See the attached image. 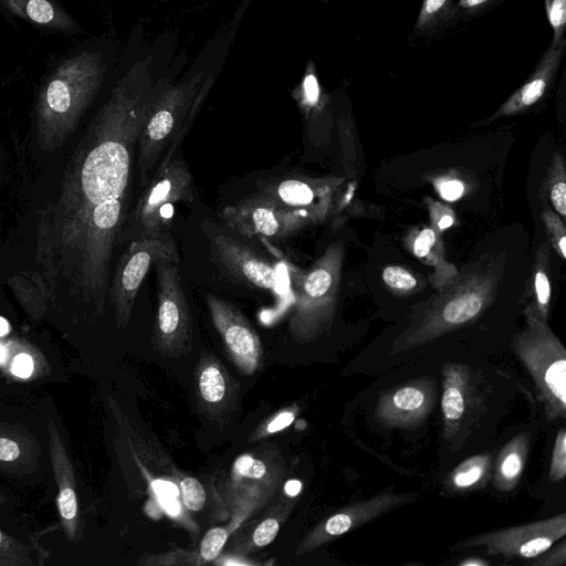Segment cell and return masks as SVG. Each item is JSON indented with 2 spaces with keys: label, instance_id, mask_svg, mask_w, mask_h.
Wrapping results in <instances>:
<instances>
[{
  "label": "cell",
  "instance_id": "obj_18",
  "mask_svg": "<svg viewBox=\"0 0 566 566\" xmlns=\"http://www.w3.org/2000/svg\"><path fill=\"white\" fill-rule=\"evenodd\" d=\"M491 465L489 454H476L460 463L448 478V485L454 491L478 486L486 476Z\"/></svg>",
  "mask_w": 566,
  "mask_h": 566
},
{
  "label": "cell",
  "instance_id": "obj_29",
  "mask_svg": "<svg viewBox=\"0 0 566 566\" xmlns=\"http://www.w3.org/2000/svg\"><path fill=\"white\" fill-rule=\"evenodd\" d=\"M57 504L60 513L64 518L71 520L75 516L77 504L75 493L72 489L67 488L61 491Z\"/></svg>",
  "mask_w": 566,
  "mask_h": 566
},
{
  "label": "cell",
  "instance_id": "obj_39",
  "mask_svg": "<svg viewBox=\"0 0 566 566\" xmlns=\"http://www.w3.org/2000/svg\"><path fill=\"white\" fill-rule=\"evenodd\" d=\"M301 488H302V484L298 480H290L285 484V492L289 495L294 496V495L298 494V492L301 491Z\"/></svg>",
  "mask_w": 566,
  "mask_h": 566
},
{
  "label": "cell",
  "instance_id": "obj_8",
  "mask_svg": "<svg viewBox=\"0 0 566 566\" xmlns=\"http://www.w3.org/2000/svg\"><path fill=\"white\" fill-rule=\"evenodd\" d=\"M336 255L327 253L308 270L298 284L290 328L295 338L314 336L328 316L334 287Z\"/></svg>",
  "mask_w": 566,
  "mask_h": 566
},
{
  "label": "cell",
  "instance_id": "obj_38",
  "mask_svg": "<svg viewBox=\"0 0 566 566\" xmlns=\"http://www.w3.org/2000/svg\"><path fill=\"white\" fill-rule=\"evenodd\" d=\"M294 420V415L292 412H282L272 422H270L268 430L270 432H275L289 427Z\"/></svg>",
  "mask_w": 566,
  "mask_h": 566
},
{
  "label": "cell",
  "instance_id": "obj_28",
  "mask_svg": "<svg viewBox=\"0 0 566 566\" xmlns=\"http://www.w3.org/2000/svg\"><path fill=\"white\" fill-rule=\"evenodd\" d=\"M280 524L276 518H266L253 532L252 539L256 546L269 545L277 535Z\"/></svg>",
  "mask_w": 566,
  "mask_h": 566
},
{
  "label": "cell",
  "instance_id": "obj_4",
  "mask_svg": "<svg viewBox=\"0 0 566 566\" xmlns=\"http://www.w3.org/2000/svg\"><path fill=\"white\" fill-rule=\"evenodd\" d=\"M195 197V180L187 163L174 157L155 170L132 214L136 239L170 237L175 207Z\"/></svg>",
  "mask_w": 566,
  "mask_h": 566
},
{
  "label": "cell",
  "instance_id": "obj_15",
  "mask_svg": "<svg viewBox=\"0 0 566 566\" xmlns=\"http://www.w3.org/2000/svg\"><path fill=\"white\" fill-rule=\"evenodd\" d=\"M566 41L551 45L539 60L528 81L503 105L500 114H511L534 105L539 101L558 72Z\"/></svg>",
  "mask_w": 566,
  "mask_h": 566
},
{
  "label": "cell",
  "instance_id": "obj_30",
  "mask_svg": "<svg viewBox=\"0 0 566 566\" xmlns=\"http://www.w3.org/2000/svg\"><path fill=\"white\" fill-rule=\"evenodd\" d=\"M436 234L431 229H424L420 232L413 243V252L418 258L426 256L434 244Z\"/></svg>",
  "mask_w": 566,
  "mask_h": 566
},
{
  "label": "cell",
  "instance_id": "obj_14",
  "mask_svg": "<svg viewBox=\"0 0 566 566\" xmlns=\"http://www.w3.org/2000/svg\"><path fill=\"white\" fill-rule=\"evenodd\" d=\"M415 499L413 493H394L392 489L352 504L329 516L310 536L307 547L314 548L367 524Z\"/></svg>",
  "mask_w": 566,
  "mask_h": 566
},
{
  "label": "cell",
  "instance_id": "obj_40",
  "mask_svg": "<svg viewBox=\"0 0 566 566\" xmlns=\"http://www.w3.org/2000/svg\"><path fill=\"white\" fill-rule=\"evenodd\" d=\"M164 503H165V507L166 510L170 513V514H177L178 511H179V505L176 501V497L175 499H167V500H164Z\"/></svg>",
  "mask_w": 566,
  "mask_h": 566
},
{
  "label": "cell",
  "instance_id": "obj_26",
  "mask_svg": "<svg viewBox=\"0 0 566 566\" xmlns=\"http://www.w3.org/2000/svg\"><path fill=\"white\" fill-rule=\"evenodd\" d=\"M531 562L533 565L539 566H565L566 564V543L562 538L559 544L552 545L549 548L537 555Z\"/></svg>",
  "mask_w": 566,
  "mask_h": 566
},
{
  "label": "cell",
  "instance_id": "obj_24",
  "mask_svg": "<svg viewBox=\"0 0 566 566\" xmlns=\"http://www.w3.org/2000/svg\"><path fill=\"white\" fill-rule=\"evenodd\" d=\"M228 539V532L223 527L209 530L200 543V556L205 560L217 558Z\"/></svg>",
  "mask_w": 566,
  "mask_h": 566
},
{
  "label": "cell",
  "instance_id": "obj_36",
  "mask_svg": "<svg viewBox=\"0 0 566 566\" xmlns=\"http://www.w3.org/2000/svg\"><path fill=\"white\" fill-rule=\"evenodd\" d=\"M495 0H459L458 9L465 12L478 13L494 3Z\"/></svg>",
  "mask_w": 566,
  "mask_h": 566
},
{
  "label": "cell",
  "instance_id": "obj_12",
  "mask_svg": "<svg viewBox=\"0 0 566 566\" xmlns=\"http://www.w3.org/2000/svg\"><path fill=\"white\" fill-rule=\"evenodd\" d=\"M442 375L443 436L451 441L474 419L481 403V395L474 374L467 365L447 364Z\"/></svg>",
  "mask_w": 566,
  "mask_h": 566
},
{
  "label": "cell",
  "instance_id": "obj_7",
  "mask_svg": "<svg viewBox=\"0 0 566 566\" xmlns=\"http://www.w3.org/2000/svg\"><path fill=\"white\" fill-rule=\"evenodd\" d=\"M221 216L241 235L271 240L287 238L306 222L264 193L226 207Z\"/></svg>",
  "mask_w": 566,
  "mask_h": 566
},
{
  "label": "cell",
  "instance_id": "obj_16",
  "mask_svg": "<svg viewBox=\"0 0 566 566\" xmlns=\"http://www.w3.org/2000/svg\"><path fill=\"white\" fill-rule=\"evenodd\" d=\"M12 13L30 23L61 33L78 30L73 18L55 0H0Z\"/></svg>",
  "mask_w": 566,
  "mask_h": 566
},
{
  "label": "cell",
  "instance_id": "obj_42",
  "mask_svg": "<svg viewBox=\"0 0 566 566\" xmlns=\"http://www.w3.org/2000/svg\"><path fill=\"white\" fill-rule=\"evenodd\" d=\"M9 324L6 318L0 317V336H4L9 332Z\"/></svg>",
  "mask_w": 566,
  "mask_h": 566
},
{
  "label": "cell",
  "instance_id": "obj_20",
  "mask_svg": "<svg viewBox=\"0 0 566 566\" xmlns=\"http://www.w3.org/2000/svg\"><path fill=\"white\" fill-rule=\"evenodd\" d=\"M226 379L221 369L210 364L203 367L199 375V390L205 401L216 403L226 395Z\"/></svg>",
  "mask_w": 566,
  "mask_h": 566
},
{
  "label": "cell",
  "instance_id": "obj_44",
  "mask_svg": "<svg viewBox=\"0 0 566 566\" xmlns=\"http://www.w3.org/2000/svg\"><path fill=\"white\" fill-rule=\"evenodd\" d=\"M7 358V348L0 344V364L4 363Z\"/></svg>",
  "mask_w": 566,
  "mask_h": 566
},
{
  "label": "cell",
  "instance_id": "obj_13",
  "mask_svg": "<svg viewBox=\"0 0 566 566\" xmlns=\"http://www.w3.org/2000/svg\"><path fill=\"white\" fill-rule=\"evenodd\" d=\"M434 401V381L428 377L412 379L385 391L377 401L375 416L387 427H413L426 420Z\"/></svg>",
  "mask_w": 566,
  "mask_h": 566
},
{
  "label": "cell",
  "instance_id": "obj_11",
  "mask_svg": "<svg viewBox=\"0 0 566 566\" xmlns=\"http://www.w3.org/2000/svg\"><path fill=\"white\" fill-rule=\"evenodd\" d=\"M206 303L212 323L237 366L247 375L253 374L262 357V345L255 329L230 302L207 294Z\"/></svg>",
  "mask_w": 566,
  "mask_h": 566
},
{
  "label": "cell",
  "instance_id": "obj_34",
  "mask_svg": "<svg viewBox=\"0 0 566 566\" xmlns=\"http://www.w3.org/2000/svg\"><path fill=\"white\" fill-rule=\"evenodd\" d=\"M463 190V185L458 180H448L440 186V195L448 201H454L460 198Z\"/></svg>",
  "mask_w": 566,
  "mask_h": 566
},
{
  "label": "cell",
  "instance_id": "obj_9",
  "mask_svg": "<svg viewBox=\"0 0 566 566\" xmlns=\"http://www.w3.org/2000/svg\"><path fill=\"white\" fill-rule=\"evenodd\" d=\"M157 273L155 336L167 348L181 345L190 335L189 308L177 262H161Z\"/></svg>",
  "mask_w": 566,
  "mask_h": 566
},
{
  "label": "cell",
  "instance_id": "obj_2",
  "mask_svg": "<svg viewBox=\"0 0 566 566\" xmlns=\"http://www.w3.org/2000/svg\"><path fill=\"white\" fill-rule=\"evenodd\" d=\"M107 72L104 54L85 46L67 54L48 74L42 87L40 108L48 120L71 119L99 90Z\"/></svg>",
  "mask_w": 566,
  "mask_h": 566
},
{
  "label": "cell",
  "instance_id": "obj_32",
  "mask_svg": "<svg viewBox=\"0 0 566 566\" xmlns=\"http://www.w3.org/2000/svg\"><path fill=\"white\" fill-rule=\"evenodd\" d=\"M551 199L556 211L562 216H566V185L565 181L556 182L551 192Z\"/></svg>",
  "mask_w": 566,
  "mask_h": 566
},
{
  "label": "cell",
  "instance_id": "obj_41",
  "mask_svg": "<svg viewBox=\"0 0 566 566\" xmlns=\"http://www.w3.org/2000/svg\"><path fill=\"white\" fill-rule=\"evenodd\" d=\"M453 223V218L451 216H443L439 222H438V227L439 229L443 230V229H447L449 227H451Z\"/></svg>",
  "mask_w": 566,
  "mask_h": 566
},
{
  "label": "cell",
  "instance_id": "obj_31",
  "mask_svg": "<svg viewBox=\"0 0 566 566\" xmlns=\"http://www.w3.org/2000/svg\"><path fill=\"white\" fill-rule=\"evenodd\" d=\"M535 291L538 303L546 306L549 302L551 285L547 276L542 271H538L535 275Z\"/></svg>",
  "mask_w": 566,
  "mask_h": 566
},
{
  "label": "cell",
  "instance_id": "obj_25",
  "mask_svg": "<svg viewBox=\"0 0 566 566\" xmlns=\"http://www.w3.org/2000/svg\"><path fill=\"white\" fill-rule=\"evenodd\" d=\"M382 280L397 290H411L417 285L416 277L400 266H387L382 272Z\"/></svg>",
  "mask_w": 566,
  "mask_h": 566
},
{
  "label": "cell",
  "instance_id": "obj_21",
  "mask_svg": "<svg viewBox=\"0 0 566 566\" xmlns=\"http://www.w3.org/2000/svg\"><path fill=\"white\" fill-rule=\"evenodd\" d=\"M566 475V429L560 428L556 434L549 464V480L559 482Z\"/></svg>",
  "mask_w": 566,
  "mask_h": 566
},
{
  "label": "cell",
  "instance_id": "obj_5",
  "mask_svg": "<svg viewBox=\"0 0 566 566\" xmlns=\"http://www.w3.org/2000/svg\"><path fill=\"white\" fill-rule=\"evenodd\" d=\"M566 535V513L549 518L483 533L459 543L455 549L480 548L489 555L532 559Z\"/></svg>",
  "mask_w": 566,
  "mask_h": 566
},
{
  "label": "cell",
  "instance_id": "obj_22",
  "mask_svg": "<svg viewBox=\"0 0 566 566\" xmlns=\"http://www.w3.org/2000/svg\"><path fill=\"white\" fill-rule=\"evenodd\" d=\"M545 9L548 22L553 29V46L564 41L563 35L566 24V0H545Z\"/></svg>",
  "mask_w": 566,
  "mask_h": 566
},
{
  "label": "cell",
  "instance_id": "obj_33",
  "mask_svg": "<svg viewBox=\"0 0 566 566\" xmlns=\"http://www.w3.org/2000/svg\"><path fill=\"white\" fill-rule=\"evenodd\" d=\"M11 370L18 377H29L33 370L32 358L27 354H19L12 363Z\"/></svg>",
  "mask_w": 566,
  "mask_h": 566
},
{
  "label": "cell",
  "instance_id": "obj_43",
  "mask_svg": "<svg viewBox=\"0 0 566 566\" xmlns=\"http://www.w3.org/2000/svg\"><path fill=\"white\" fill-rule=\"evenodd\" d=\"M485 564H488V563L484 562V560H480V559H473V560L467 559V560H463V562L460 563V565H463V566H467V565L468 566H470V565H485Z\"/></svg>",
  "mask_w": 566,
  "mask_h": 566
},
{
  "label": "cell",
  "instance_id": "obj_6",
  "mask_svg": "<svg viewBox=\"0 0 566 566\" xmlns=\"http://www.w3.org/2000/svg\"><path fill=\"white\" fill-rule=\"evenodd\" d=\"M178 261V249L171 237L132 241L118 264L113 286V297L120 322L128 319L148 272L158 263Z\"/></svg>",
  "mask_w": 566,
  "mask_h": 566
},
{
  "label": "cell",
  "instance_id": "obj_27",
  "mask_svg": "<svg viewBox=\"0 0 566 566\" xmlns=\"http://www.w3.org/2000/svg\"><path fill=\"white\" fill-rule=\"evenodd\" d=\"M234 471L244 478L261 479L266 473V467L261 460L244 454L237 459Z\"/></svg>",
  "mask_w": 566,
  "mask_h": 566
},
{
  "label": "cell",
  "instance_id": "obj_1",
  "mask_svg": "<svg viewBox=\"0 0 566 566\" xmlns=\"http://www.w3.org/2000/svg\"><path fill=\"white\" fill-rule=\"evenodd\" d=\"M210 81L191 75L178 84H166L157 97L137 144L138 181L144 187L155 170L175 156L209 91Z\"/></svg>",
  "mask_w": 566,
  "mask_h": 566
},
{
  "label": "cell",
  "instance_id": "obj_17",
  "mask_svg": "<svg viewBox=\"0 0 566 566\" xmlns=\"http://www.w3.org/2000/svg\"><path fill=\"white\" fill-rule=\"evenodd\" d=\"M528 437L520 433L500 451L494 470V485L503 492L512 491L518 483L528 453Z\"/></svg>",
  "mask_w": 566,
  "mask_h": 566
},
{
  "label": "cell",
  "instance_id": "obj_19",
  "mask_svg": "<svg viewBox=\"0 0 566 566\" xmlns=\"http://www.w3.org/2000/svg\"><path fill=\"white\" fill-rule=\"evenodd\" d=\"M452 0H423L415 30L418 33L433 31L451 17Z\"/></svg>",
  "mask_w": 566,
  "mask_h": 566
},
{
  "label": "cell",
  "instance_id": "obj_10",
  "mask_svg": "<svg viewBox=\"0 0 566 566\" xmlns=\"http://www.w3.org/2000/svg\"><path fill=\"white\" fill-rule=\"evenodd\" d=\"M211 254L221 270L234 281L260 290L275 291L276 265L250 245L224 233L210 238Z\"/></svg>",
  "mask_w": 566,
  "mask_h": 566
},
{
  "label": "cell",
  "instance_id": "obj_23",
  "mask_svg": "<svg viewBox=\"0 0 566 566\" xmlns=\"http://www.w3.org/2000/svg\"><path fill=\"white\" fill-rule=\"evenodd\" d=\"M181 497L185 506L190 511H199L206 503V492L202 484L191 476L180 482Z\"/></svg>",
  "mask_w": 566,
  "mask_h": 566
},
{
  "label": "cell",
  "instance_id": "obj_3",
  "mask_svg": "<svg viewBox=\"0 0 566 566\" xmlns=\"http://www.w3.org/2000/svg\"><path fill=\"white\" fill-rule=\"evenodd\" d=\"M513 349L533 378L546 419H564L566 350L559 339L546 326L532 322L530 328L515 339Z\"/></svg>",
  "mask_w": 566,
  "mask_h": 566
},
{
  "label": "cell",
  "instance_id": "obj_45",
  "mask_svg": "<svg viewBox=\"0 0 566 566\" xmlns=\"http://www.w3.org/2000/svg\"><path fill=\"white\" fill-rule=\"evenodd\" d=\"M0 542H1V533H0Z\"/></svg>",
  "mask_w": 566,
  "mask_h": 566
},
{
  "label": "cell",
  "instance_id": "obj_35",
  "mask_svg": "<svg viewBox=\"0 0 566 566\" xmlns=\"http://www.w3.org/2000/svg\"><path fill=\"white\" fill-rule=\"evenodd\" d=\"M19 453V447L14 441L0 438V460L12 461L18 458Z\"/></svg>",
  "mask_w": 566,
  "mask_h": 566
},
{
  "label": "cell",
  "instance_id": "obj_37",
  "mask_svg": "<svg viewBox=\"0 0 566 566\" xmlns=\"http://www.w3.org/2000/svg\"><path fill=\"white\" fill-rule=\"evenodd\" d=\"M154 489L156 490L157 494L164 500L175 499L178 495V490L176 485L167 481H155Z\"/></svg>",
  "mask_w": 566,
  "mask_h": 566
}]
</instances>
